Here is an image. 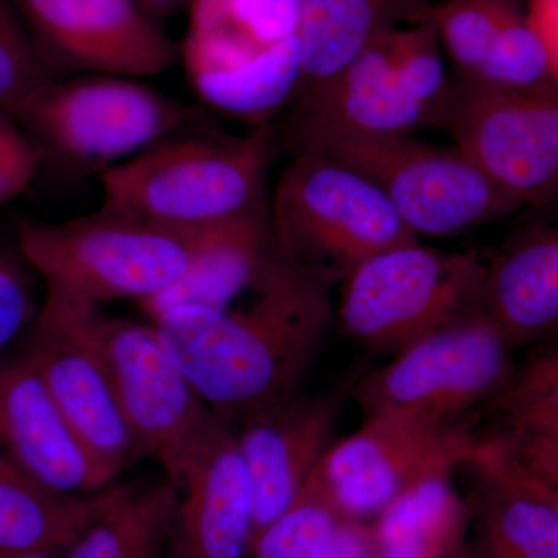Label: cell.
I'll return each mask as SVG.
<instances>
[{
  "label": "cell",
  "mask_w": 558,
  "mask_h": 558,
  "mask_svg": "<svg viewBox=\"0 0 558 558\" xmlns=\"http://www.w3.org/2000/svg\"><path fill=\"white\" fill-rule=\"evenodd\" d=\"M279 255L343 281L366 259L418 241L368 178L339 160L295 153L269 204Z\"/></svg>",
  "instance_id": "cell-6"
},
{
  "label": "cell",
  "mask_w": 558,
  "mask_h": 558,
  "mask_svg": "<svg viewBox=\"0 0 558 558\" xmlns=\"http://www.w3.org/2000/svg\"><path fill=\"white\" fill-rule=\"evenodd\" d=\"M301 0H193L191 27L242 49L266 51L300 39Z\"/></svg>",
  "instance_id": "cell-25"
},
{
  "label": "cell",
  "mask_w": 558,
  "mask_h": 558,
  "mask_svg": "<svg viewBox=\"0 0 558 558\" xmlns=\"http://www.w3.org/2000/svg\"><path fill=\"white\" fill-rule=\"evenodd\" d=\"M32 314L27 282L16 267L0 259V351L21 332Z\"/></svg>",
  "instance_id": "cell-33"
},
{
  "label": "cell",
  "mask_w": 558,
  "mask_h": 558,
  "mask_svg": "<svg viewBox=\"0 0 558 558\" xmlns=\"http://www.w3.org/2000/svg\"><path fill=\"white\" fill-rule=\"evenodd\" d=\"M517 349L483 311L396 352L355 387L365 417L402 416L457 427L469 411L508 387Z\"/></svg>",
  "instance_id": "cell-8"
},
{
  "label": "cell",
  "mask_w": 558,
  "mask_h": 558,
  "mask_svg": "<svg viewBox=\"0 0 558 558\" xmlns=\"http://www.w3.org/2000/svg\"><path fill=\"white\" fill-rule=\"evenodd\" d=\"M274 252L269 209L208 227L189 270L170 288L140 301V310L153 322L178 307L230 306L248 292Z\"/></svg>",
  "instance_id": "cell-19"
},
{
  "label": "cell",
  "mask_w": 558,
  "mask_h": 558,
  "mask_svg": "<svg viewBox=\"0 0 558 558\" xmlns=\"http://www.w3.org/2000/svg\"><path fill=\"white\" fill-rule=\"evenodd\" d=\"M389 33L374 40L328 84L295 98L290 137L310 132L413 135L436 123L435 116L398 83Z\"/></svg>",
  "instance_id": "cell-18"
},
{
  "label": "cell",
  "mask_w": 558,
  "mask_h": 558,
  "mask_svg": "<svg viewBox=\"0 0 558 558\" xmlns=\"http://www.w3.org/2000/svg\"><path fill=\"white\" fill-rule=\"evenodd\" d=\"M341 521L318 468L295 501L253 539L252 558H325Z\"/></svg>",
  "instance_id": "cell-27"
},
{
  "label": "cell",
  "mask_w": 558,
  "mask_h": 558,
  "mask_svg": "<svg viewBox=\"0 0 558 558\" xmlns=\"http://www.w3.org/2000/svg\"><path fill=\"white\" fill-rule=\"evenodd\" d=\"M502 436L527 465L558 483V442L513 427L506 428Z\"/></svg>",
  "instance_id": "cell-34"
},
{
  "label": "cell",
  "mask_w": 558,
  "mask_h": 558,
  "mask_svg": "<svg viewBox=\"0 0 558 558\" xmlns=\"http://www.w3.org/2000/svg\"><path fill=\"white\" fill-rule=\"evenodd\" d=\"M486 259L421 242L385 250L341 281L337 322L377 352L400 349L481 311Z\"/></svg>",
  "instance_id": "cell-7"
},
{
  "label": "cell",
  "mask_w": 558,
  "mask_h": 558,
  "mask_svg": "<svg viewBox=\"0 0 558 558\" xmlns=\"http://www.w3.org/2000/svg\"><path fill=\"white\" fill-rule=\"evenodd\" d=\"M131 487L86 497L43 486L0 453V550L61 554Z\"/></svg>",
  "instance_id": "cell-21"
},
{
  "label": "cell",
  "mask_w": 558,
  "mask_h": 558,
  "mask_svg": "<svg viewBox=\"0 0 558 558\" xmlns=\"http://www.w3.org/2000/svg\"><path fill=\"white\" fill-rule=\"evenodd\" d=\"M87 328L135 451L157 459L174 484L191 447L216 414L179 368L153 323L110 318L90 301Z\"/></svg>",
  "instance_id": "cell-10"
},
{
  "label": "cell",
  "mask_w": 558,
  "mask_h": 558,
  "mask_svg": "<svg viewBox=\"0 0 558 558\" xmlns=\"http://www.w3.org/2000/svg\"><path fill=\"white\" fill-rule=\"evenodd\" d=\"M439 124L520 208L558 207V87L501 90L457 80Z\"/></svg>",
  "instance_id": "cell-9"
},
{
  "label": "cell",
  "mask_w": 558,
  "mask_h": 558,
  "mask_svg": "<svg viewBox=\"0 0 558 558\" xmlns=\"http://www.w3.org/2000/svg\"><path fill=\"white\" fill-rule=\"evenodd\" d=\"M537 211L484 271L481 311L515 349L558 341V207Z\"/></svg>",
  "instance_id": "cell-17"
},
{
  "label": "cell",
  "mask_w": 558,
  "mask_h": 558,
  "mask_svg": "<svg viewBox=\"0 0 558 558\" xmlns=\"http://www.w3.org/2000/svg\"><path fill=\"white\" fill-rule=\"evenodd\" d=\"M439 0H301V84L310 94L336 78L389 31L428 21Z\"/></svg>",
  "instance_id": "cell-20"
},
{
  "label": "cell",
  "mask_w": 558,
  "mask_h": 558,
  "mask_svg": "<svg viewBox=\"0 0 558 558\" xmlns=\"http://www.w3.org/2000/svg\"><path fill=\"white\" fill-rule=\"evenodd\" d=\"M373 537L359 524L341 521L325 558H369Z\"/></svg>",
  "instance_id": "cell-36"
},
{
  "label": "cell",
  "mask_w": 558,
  "mask_h": 558,
  "mask_svg": "<svg viewBox=\"0 0 558 558\" xmlns=\"http://www.w3.org/2000/svg\"><path fill=\"white\" fill-rule=\"evenodd\" d=\"M40 58L57 78H145L180 61L172 40L137 0H13Z\"/></svg>",
  "instance_id": "cell-12"
},
{
  "label": "cell",
  "mask_w": 558,
  "mask_h": 558,
  "mask_svg": "<svg viewBox=\"0 0 558 558\" xmlns=\"http://www.w3.org/2000/svg\"><path fill=\"white\" fill-rule=\"evenodd\" d=\"M524 17L548 50L550 70L558 86V0H527Z\"/></svg>",
  "instance_id": "cell-35"
},
{
  "label": "cell",
  "mask_w": 558,
  "mask_h": 558,
  "mask_svg": "<svg viewBox=\"0 0 558 558\" xmlns=\"http://www.w3.org/2000/svg\"><path fill=\"white\" fill-rule=\"evenodd\" d=\"M14 119L73 174H95L197 126L199 109L135 78L80 75L51 80L33 92Z\"/></svg>",
  "instance_id": "cell-4"
},
{
  "label": "cell",
  "mask_w": 558,
  "mask_h": 558,
  "mask_svg": "<svg viewBox=\"0 0 558 558\" xmlns=\"http://www.w3.org/2000/svg\"><path fill=\"white\" fill-rule=\"evenodd\" d=\"M89 304V300L47 286L24 355L84 449L113 483L135 454V446L100 352L90 339Z\"/></svg>",
  "instance_id": "cell-11"
},
{
  "label": "cell",
  "mask_w": 558,
  "mask_h": 558,
  "mask_svg": "<svg viewBox=\"0 0 558 558\" xmlns=\"http://www.w3.org/2000/svg\"><path fill=\"white\" fill-rule=\"evenodd\" d=\"M490 499L488 538L494 556L558 558V515L542 499L481 475Z\"/></svg>",
  "instance_id": "cell-26"
},
{
  "label": "cell",
  "mask_w": 558,
  "mask_h": 558,
  "mask_svg": "<svg viewBox=\"0 0 558 558\" xmlns=\"http://www.w3.org/2000/svg\"><path fill=\"white\" fill-rule=\"evenodd\" d=\"M274 150L267 124L245 135L179 132L101 172V207L180 230L267 211Z\"/></svg>",
  "instance_id": "cell-2"
},
{
  "label": "cell",
  "mask_w": 558,
  "mask_h": 558,
  "mask_svg": "<svg viewBox=\"0 0 558 558\" xmlns=\"http://www.w3.org/2000/svg\"><path fill=\"white\" fill-rule=\"evenodd\" d=\"M330 288L275 248L230 306L178 307L150 323L199 398L230 425L300 392L337 322Z\"/></svg>",
  "instance_id": "cell-1"
},
{
  "label": "cell",
  "mask_w": 558,
  "mask_h": 558,
  "mask_svg": "<svg viewBox=\"0 0 558 558\" xmlns=\"http://www.w3.org/2000/svg\"><path fill=\"white\" fill-rule=\"evenodd\" d=\"M290 142L295 153L322 154L368 178L417 240L461 236L520 209L454 145L349 132H310Z\"/></svg>",
  "instance_id": "cell-5"
},
{
  "label": "cell",
  "mask_w": 558,
  "mask_h": 558,
  "mask_svg": "<svg viewBox=\"0 0 558 558\" xmlns=\"http://www.w3.org/2000/svg\"><path fill=\"white\" fill-rule=\"evenodd\" d=\"M464 83L501 90L558 87L550 70L548 50L527 24L524 11L499 33L478 76Z\"/></svg>",
  "instance_id": "cell-28"
},
{
  "label": "cell",
  "mask_w": 558,
  "mask_h": 558,
  "mask_svg": "<svg viewBox=\"0 0 558 558\" xmlns=\"http://www.w3.org/2000/svg\"><path fill=\"white\" fill-rule=\"evenodd\" d=\"M468 464L481 475L492 476L542 499L558 515V483L532 469L509 446L502 433L476 440Z\"/></svg>",
  "instance_id": "cell-31"
},
{
  "label": "cell",
  "mask_w": 558,
  "mask_h": 558,
  "mask_svg": "<svg viewBox=\"0 0 558 558\" xmlns=\"http://www.w3.org/2000/svg\"><path fill=\"white\" fill-rule=\"evenodd\" d=\"M179 488L167 480L145 490L130 488L64 553V558H159L171 538Z\"/></svg>",
  "instance_id": "cell-23"
},
{
  "label": "cell",
  "mask_w": 558,
  "mask_h": 558,
  "mask_svg": "<svg viewBox=\"0 0 558 558\" xmlns=\"http://www.w3.org/2000/svg\"><path fill=\"white\" fill-rule=\"evenodd\" d=\"M475 442L458 425L365 417L362 428L333 442L318 470L341 519H368L418 481L465 464Z\"/></svg>",
  "instance_id": "cell-13"
},
{
  "label": "cell",
  "mask_w": 558,
  "mask_h": 558,
  "mask_svg": "<svg viewBox=\"0 0 558 558\" xmlns=\"http://www.w3.org/2000/svg\"><path fill=\"white\" fill-rule=\"evenodd\" d=\"M51 80L57 76L40 58L13 0H0V110L14 117Z\"/></svg>",
  "instance_id": "cell-29"
},
{
  "label": "cell",
  "mask_w": 558,
  "mask_h": 558,
  "mask_svg": "<svg viewBox=\"0 0 558 558\" xmlns=\"http://www.w3.org/2000/svg\"><path fill=\"white\" fill-rule=\"evenodd\" d=\"M43 153L13 116L0 110V207L31 189Z\"/></svg>",
  "instance_id": "cell-32"
},
{
  "label": "cell",
  "mask_w": 558,
  "mask_h": 558,
  "mask_svg": "<svg viewBox=\"0 0 558 558\" xmlns=\"http://www.w3.org/2000/svg\"><path fill=\"white\" fill-rule=\"evenodd\" d=\"M172 558H245L255 523V487L236 435L218 416L179 470Z\"/></svg>",
  "instance_id": "cell-14"
},
{
  "label": "cell",
  "mask_w": 558,
  "mask_h": 558,
  "mask_svg": "<svg viewBox=\"0 0 558 558\" xmlns=\"http://www.w3.org/2000/svg\"><path fill=\"white\" fill-rule=\"evenodd\" d=\"M450 475L418 481L380 513L374 539L381 557L444 558L457 546L465 508Z\"/></svg>",
  "instance_id": "cell-22"
},
{
  "label": "cell",
  "mask_w": 558,
  "mask_h": 558,
  "mask_svg": "<svg viewBox=\"0 0 558 558\" xmlns=\"http://www.w3.org/2000/svg\"><path fill=\"white\" fill-rule=\"evenodd\" d=\"M341 413L339 395L289 396L250 411L234 432L253 487V539L295 501L330 447Z\"/></svg>",
  "instance_id": "cell-15"
},
{
  "label": "cell",
  "mask_w": 558,
  "mask_h": 558,
  "mask_svg": "<svg viewBox=\"0 0 558 558\" xmlns=\"http://www.w3.org/2000/svg\"><path fill=\"white\" fill-rule=\"evenodd\" d=\"M490 407L501 416L558 407V341L537 348L526 362L517 363L508 387Z\"/></svg>",
  "instance_id": "cell-30"
},
{
  "label": "cell",
  "mask_w": 558,
  "mask_h": 558,
  "mask_svg": "<svg viewBox=\"0 0 558 558\" xmlns=\"http://www.w3.org/2000/svg\"><path fill=\"white\" fill-rule=\"evenodd\" d=\"M520 0H439L432 22L459 81H473L494 49L499 33L523 13Z\"/></svg>",
  "instance_id": "cell-24"
},
{
  "label": "cell",
  "mask_w": 558,
  "mask_h": 558,
  "mask_svg": "<svg viewBox=\"0 0 558 558\" xmlns=\"http://www.w3.org/2000/svg\"><path fill=\"white\" fill-rule=\"evenodd\" d=\"M502 417L508 427L535 433V435L558 442V407L517 411V413L506 414Z\"/></svg>",
  "instance_id": "cell-37"
},
{
  "label": "cell",
  "mask_w": 558,
  "mask_h": 558,
  "mask_svg": "<svg viewBox=\"0 0 558 558\" xmlns=\"http://www.w3.org/2000/svg\"><path fill=\"white\" fill-rule=\"evenodd\" d=\"M193 2V0H137L140 7L153 17L167 16V14L174 13L175 10L182 9L185 3Z\"/></svg>",
  "instance_id": "cell-38"
},
{
  "label": "cell",
  "mask_w": 558,
  "mask_h": 558,
  "mask_svg": "<svg viewBox=\"0 0 558 558\" xmlns=\"http://www.w3.org/2000/svg\"><path fill=\"white\" fill-rule=\"evenodd\" d=\"M0 558H60V554H53V553H13V550H0Z\"/></svg>",
  "instance_id": "cell-39"
},
{
  "label": "cell",
  "mask_w": 558,
  "mask_h": 558,
  "mask_svg": "<svg viewBox=\"0 0 558 558\" xmlns=\"http://www.w3.org/2000/svg\"><path fill=\"white\" fill-rule=\"evenodd\" d=\"M0 453L58 494L86 497L113 486L24 354L0 357Z\"/></svg>",
  "instance_id": "cell-16"
},
{
  "label": "cell",
  "mask_w": 558,
  "mask_h": 558,
  "mask_svg": "<svg viewBox=\"0 0 558 558\" xmlns=\"http://www.w3.org/2000/svg\"><path fill=\"white\" fill-rule=\"evenodd\" d=\"M369 558H385V557H381L380 554L379 556H376V557H369Z\"/></svg>",
  "instance_id": "cell-41"
},
{
  "label": "cell",
  "mask_w": 558,
  "mask_h": 558,
  "mask_svg": "<svg viewBox=\"0 0 558 558\" xmlns=\"http://www.w3.org/2000/svg\"><path fill=\"white\" fill-rule=\"evenodd\" d=\"M494 558H532V557H519V556H502V554H497Z\"/></svg>",
  "instance_id": "cell-40"
},
{
  "label": "cell",
  "mask_w": 558,
  "mask_h": 558,
  "mask_svg": "<svg viewBox=\"0 0 558 558\" xmlns=\"http://www.w3.org/2000/svg\"><path fill=\"white\" fill-rule=\"evenodd\" d=\"M207 231L171 229L101 207L60 223L21 220L16 238L22 256L47 286L97 304L126 299L140 303L189 270Z\"/></svg>",
  "instance_id": "cell-3"
}]
</instances>
